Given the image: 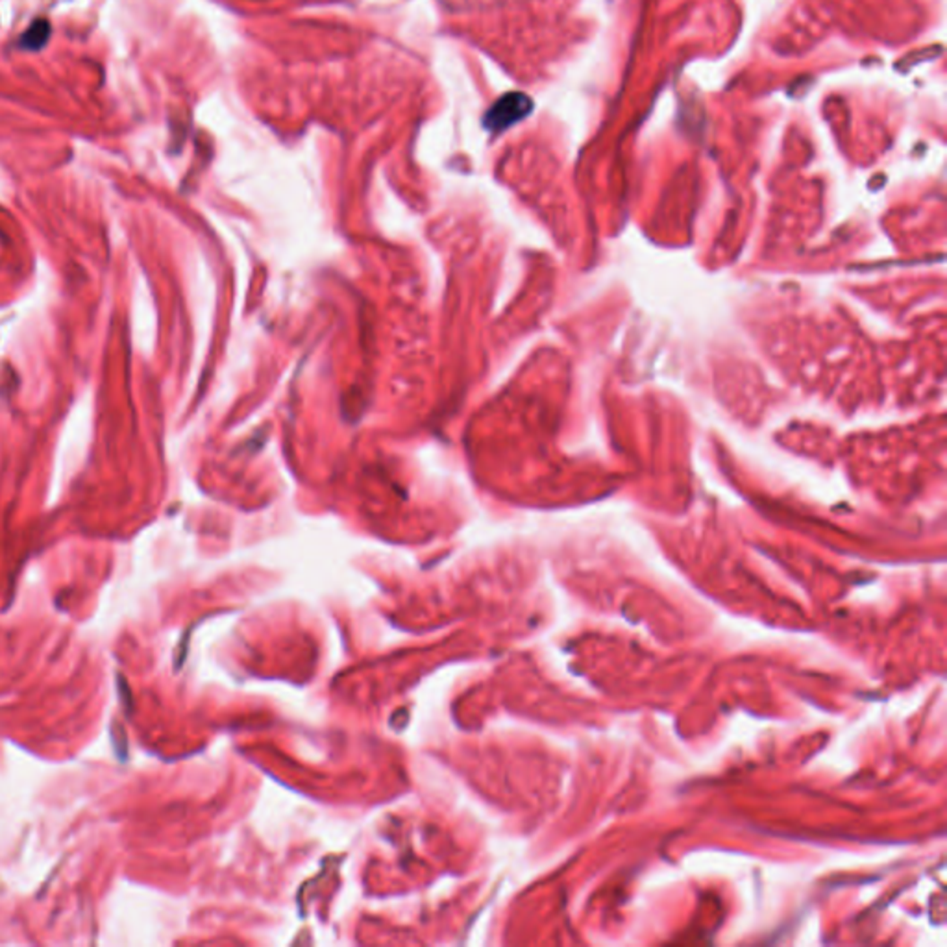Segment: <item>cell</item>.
Listing matches in <instances>:
<instances>
[{
	"label": "cell",
	"mask_w": 947,
	"mask_h": 947,
	"mask_svg": "<svg viewBox=\"0 0 947 947\" xmlns=\"http://www.w3.org/2000/svg\"><path fill=\"white\" fill-rule=\"evenodd\" d=\"M531 111V100L521 93H512V95H505L504 99H500L493 109L486 113V119H485V125L486 128H491L493 132H502L509 126H512L514 123L522 121L526 115Z\"/></svg>",
	"instance_id": "1"
}]
</instances>
